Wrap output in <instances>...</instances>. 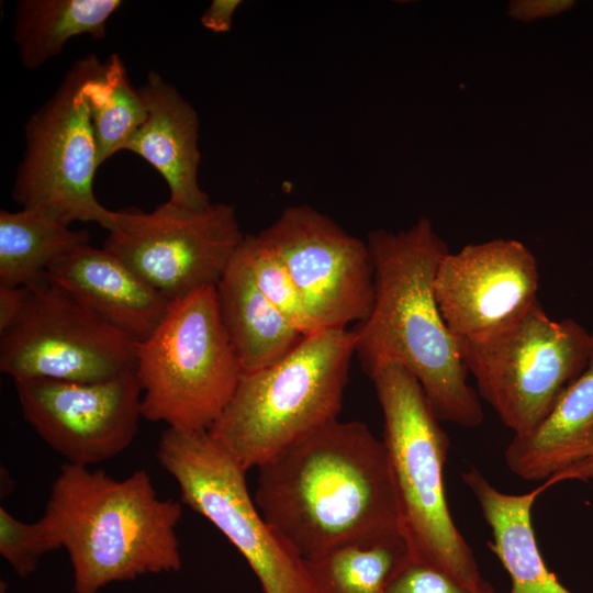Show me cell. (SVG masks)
<instances>
[{
  "mask_svg": "<svg viewBox=\"0 0 593 593\" xmlns=\"http://www.w3.org/2000/svg\"><path fill=\"white\" fill-rule=\"evenodd\" d=\"M92 123L98 165L126 144L145 122L147 109L138 89L130 81L121 57L112 54L83 87Z\"/></svg>",
  "mask_w": 593,
  "mask_h": 593,
  "instance_id": "23",
  "label": "cell"
},
{
  "mask_svg": "<svg viewBox=\"0 0 593 593\" xmlns=\"http://www.w3.org/2000/svg\"><path fill=\"white\" fill-rule=\"evenodd\" d=\"M374 268L369 316L353 329L355 354L368 374L390 363L409 370L444 422L477 427L484 418L468 382L458 339L437 304L434 279L449 253L428 217L398 233L374 230L366 239Z\"/></svg>",
  "mask_w": 593,
  "mask_h": 593,
  "instance_id": "2",
  "label": "cell"
},
{
  "mask_svg": "<svg viewBox=\"0 0 593 593\" xmlns=\"http://www.w3.org/2000/svg\"><path fill=\"white\" fill-rule=\"evenodd\" d=\"M572 0H515L508 3L507 14L518 21L532 22L570 10Z\"/></svg>",
  "mask_w": 593,
  "mask_h": 593,
  "instance_id": "27",
  "label": "cell"
},
{
  "mask_svg": "<svg viewBox=\"0 0 593 593\" xmlns=\"http://www.w3.org/2000/svg\"><path fill=\"white\" fill-rule=\"evenodd\" d=\"M147 118L124 150L149 163L169 188L168 201L203 209L210 198L199 184V116L195 109L156 71L138 88Z\"/></svg>",
  "mask_w": 593,
  "mask_h": 593,
  "instance_id": "16",
  "label": "cell"
},
{
  "mask_svg": "<svg viewBox=\"0 0 593 593\" xmlns=\"http://www.w3.org/2000/svg\"><path fill=\"white\" fill-rule=\"evenodd\" d=\"M102 65L93 54L76 60L54 94L30 116L12 199L22 209L45 213L66 225L94 222L109 232L116 211L104 208L93 191L99 165L83 94L86 82Z\"/></svg>",
  "mask_w": 593,
  "mask_h": 593,
  "instance_id": "9",
  "label": "cell"
},
{
  "mask_svg": "<svg viewBox=\"0 0 593 593\" xmlns=\"http://www.w3.org/2000/svg\"><path fill=\"white\" fill-rule=\"evenodd\" d=\"M535 256L521 242L493 239L447 253L436 270L435 298L458 340L485 338L538 301Z\"/></svg>",
  "mask_w": 593,
  "mask_h": 593,
  "instance_id": "14",
  "label": "cell"
},
{
  "mask_svg": "<svg viewBox=\"0 0 593 593\" xmlns=\"http://www.w3.org/2000/svg\"><path fill=\"white\" fill-rule=\"evenodd\" d=\"M586 367L567 387L546 418L530 433L514 435L504 459L516 477L548 480L593 451V326Z\"/></svg>",
  "mask_w": 593,
  "mask_h": 593,
  "instance_id": "17",
  "label": "cell"
},
{
  "mask_svg": "<svg viewBox=\"0 0 593 593\" xmlns=\"http://www.w3.org/2000/svg\"><path fill=\"white\" fill-rule=\"evenodd\" d=\"M13 382L25 421L68 463L105 461L125 450L138 432L142 388L135 368L94 382Z\"/></svg>",
  "mask_w": 593,
  "mask_h": 593,
  "instance_id": "13",
  "label": "cell"
},
{
  "mask_svg": "<svg viewBox=\"0 0 593 593\" xmlns=\"http://www.w3.org/2000/svg\"><path fill=\"white\" fill-rule=\"evenodd\" d=\"M86 244L88 231H74L45 213L1 210L0 286L31 288L43 283L55 262Z\"/></svg>",
  "mask_w": 593,
  "mask_h": 593,
  "instance_id": "21",
  "label": "cell"
},
{
  "mask_svg": "<svg viewBox=\"0 0 593 593\" xmlns=\"http://www.w3.org/2000/svg\"><path fill=\"white\" fill-rule=\"evenodd\" d=\"M215 293L221 321L243 374L276 363L305 335L260 292L239 250L217 282Z\"/></svg>",
  "mask_w": 593,
  "mask_h": 593,
  "instance_id": "19",
  "label": "cell"
},
{
  "mask_svg": "<svg viewBox=\"0 0 593 593\" xmlns=\"http://www.w3.org/2000/svg\"><path fill=\"white\" fill-rule=\"evenodd\" d=\"M46 281L137 343L153 333L171 302L116 256L89 244L55 262Z\"/></svg>",
  "mask_w": 593,
  "mask_h": 593,
  "instance_id": "15",
  "label": "cell"
},
{
  "mask_svg": "<svg viewBox=\"0 0 593 593\" xmlns=\"http://www.w3.org/2000/svg\"><path fill=\"white\" fill-rule=\"evenodd\" d=\"M254 501L303 560L403 539L383 441L362 422H331L262 462Z\"/></svg>",
  "mask_w": 593,
  "mask_h": 593,
  "instance_id": "1",
  "label": "cell"
},
{
  "mask_svg": "<svg viewBox=\"0 0 593 593\" xmlns=\"http://www.w3.org/2000/svg\"><path fill=\"white\" fill-rule=\"evenodd\" d=\"M121 4L120 0L18 1L13 37L22 66L41 67L78 35L104 38L107 22Z\"/></svg>",
  "mask_w": 593,
  "mask_h": 593,
  "instance_id": "20",
  "label": "cell"
},
{
  "mask_svg": "<svg viewBox=\"0 0 593 593\" xmlns=\"http://www.w3.org/2000/svg\"><path fill=\"white\" fill-rule=\"evenodd\" d=\"M245 235L231 204L189 209L166 201L152 212L116 211L103 248L174 301L216 287Z\"/></svg>",
  "mask_w": 593,
  "mask_h": 593,
  "instance_id": "10",
  "label": "cell"
},
{
  "mask_svg": "<svg viewBox=\"0 0 593 593\" xmlns=\"http://www.w3.org/2000/svg\"><path fill=\"white\" fill-rule=\"evenodd\" d=\"M240 3V0H213L200 18L201 24L215 33L228 32Z\"/></svg>",
  "mask_w": 593,
  "mask_h": 593,
  "instance_id": "29",
  "label": "cell"
},
{
  "mask_svg": "<svg viewBox=\"0 0 593 593\" xmlns=\"http://www.w3.org/2000/svg\"><path fill=\"white\" fill-rule=\"evenodd\" d=\"M181 516L180 503L160 499L144 470L116 480L65 462L40 519L56 549L68 552L74 592L98 593L113 582L179 571Z\"/></svg>",
  "mask_w": 593,
  "mask_h": 593,
  "instance_id": "3",
  "label": "cell"
},
{
  "mask_svg": "<svg viewBox=\"0 0 593 593\" xmlns=\"http://www.w3.org/2000/svg\"><path fill=\"white\" fill-rule=\"evenodd\" d=\"M142 415L183 430H208L231 401L243 370L221 321L215 287L170 302L137 343Z\"/></svg>",
  "mask_w": 593,
  "mask_h": 593,
  "instance_id": "6",
  "label": "cell"
},
{
  "mask_svg": "<svg viewBox=\"0 0 593 593\" xmlns=\"http://www.w3.org/2000/svg\"><path fill=\"white\" fill-rule=\"evenodd\" d=\"M355 335L348 328L305 334L276 363L242 376L212 438L245 470L338 419Z\"/></svg>",
  "mask_w": 593,
  "mask_h": 593,
  "instance_id": "5",
  "label": "cell"
},
{
  "mask_svg": "<svg viewBox=\"0 0 593 593\" xmlns=\"http://www.w3.org/2000/svg\"><path fill=\"white\" fill-rule=\"evenodd\" d=\"M55 549L41 519L25 523L0 507V555L20 578L32 574L41 558Z\"/></svg>",
  "mask_w": 593,
  "mask_h": 593,
  "instance_id": "25",
  "label": "cell"
},
{
  "mask_svg": "<svg viewBox=\"0 0 593 593\" xmlns=\"http://www.w3.org/2000/svg\"><path fill=\"white\" fill-rule=\"evenodd\" d=\"M567 480H593V451L586 458L567 467L548 479L551 485Z\"/></svg>",
  "mask_w": 593,
  "mask_h": 593,
  "instance_id": "30",
  "label": "cell"
},
{
  "mask_svg": "<svg viewBox=\"0 0 593 593\" xmlns=\"http://www.w3.org/2000/svg\"><path fill=\"white\" fill-rule=\"evenodd\" d=\"M461 477L490 526L493 541L488 546L511 578L510 593H572L547 568L532 523L533 505L551 486L549 481L527 493L507 494L493 486L475 467Z\"/></svg>",
  "mask_w": 593,
  "mask_h": 593,
  "instance_id": "18",
  "label": "cell"
},
{
  "mask_svg": "<svg viewBox=\"0 0 593 593\" xmlns=\"http://www.w3.org/2000/svg\"><path fill=\"white\" fill-rule=\"evenodd\" d=\"M238 250L266 299L303 334L317 331L288 270L258 235L246 234Z\"/></svg>",
  "mask_w": 593,
  "mask_h": 593,
  "instance_id": "24",
  "label": "cell"
},
{
  "mask_svg": "<svg viewBox=\"0 0 593 593\" xmlns=\"http://www.w3.org/2000/svg\"><path fill=\"white\" fill-rule=\"evenodd\" d=\"M369 377L382 411V441L410 559L473 593H494L450 514L443 479L450 443L421 384L395 363Z\"/></svg>",
  "mask_w": 593,
  "mask_h": 593,
  "instance_id": "4",
  "label": "cell"
},
{
  "mask_svg": "<svg viewBox=\"0 0 593 593\" xmlns=\"http://www.w3.org/2000/svg\"><path fill=\"white\" fill-rule=\"evenodd\" d=\"M384 593H473L444 572L410 557L390 579Z\"/></svg>",
  "mask_w": 593,
  "mask_h": 593,
  "instance_id": "26",
  "label": "cell"
},
{
  "mask_svg": "<svg viewBox=\"0 0 593 593\" xmlns=\"http://www.w3.org/2000/svg\"><path fill=\"white\" fill-rule=\"evenodd\" d=\"M458 342L479 396L514 435L546 418L592 351L590 331L572 318H550L539 301L499 332Z\"/></svg>",
  "mask_w": 593,
  "mask_h": 593,
  "instance_id": "7",
  "label": "cell"
},
{
  "mask_svg": "<svg viewBox=\"0 0 593 593\" xmlns=\"http://www.w3.org/2000/svg\"><path fill=\"white\" fill-rule=\"evenodd\" d=\"M137 342L61 288H29L19 318L0 334V370L13 381L94 382L135 368Z\"/></svg>",
  "mask_w": 593,
  "mask_h": 593,
  "instance_id": "11",
  "label": "cell"
},
{
  "mask_svg": "<svg viewBox=\"0 0 593 593\" xmlns=\"http://www.w3.org/2000/svg\"><path fill=\"white\" fill-rule=\"evenodd\" d=\"M29 288L0 286V334L5 332L21 315Z\"/></svg>",
  "mask_w": 593,
  "mask_h": 593,
  "instance_id": "28",
  "label": "cell"
},
{
  "mask_svg": "<svg viewBox=\"0 0 593 593\" xmlns=\"http://www.w3.org/2000/svg\"><path fill=\"white\" fill-rule=\"evenodd\" d=\"M407 558L401 538L354 541L303 561L314 593H384Z\"/></svg>",
  "mask_w": 593,
  "mask_h": 593,
  "instance_id": "22",
  "label": "cell"
},
{
  "mask_svg": "<svg viewBox=\"0 0 593 593\" xmlns=\"http://www.w3.org/2000/svg\"><path fill=\"white\" fill-rule=\"evenodd\" d=\"M156 456L178 484L182 503L222 532L264 593H314L303 559L264 518L247 489L246 471L209 430L168 427Z\"/></svg>",
  "mask_w": 593,
  "mask_h": 593,
  "instance_id": "8",
  "label": "cell"
},
{
  "mask_svg": "<svg viewBox=\"0 0 593 593\" xmlns=\"http://www.w3.org/2000/svg\"><path fill=\"white\" fill-rule=\"evenodd\" d=\"M257 235L288 270L318 329L369 316L374 268L366 240L306 204L284 208Z\"/></svg>",
  "mask_w": 593,
  "mask_h": 593,
  "instance_id": "12",
  "label": "cell"
}]
</instances>
